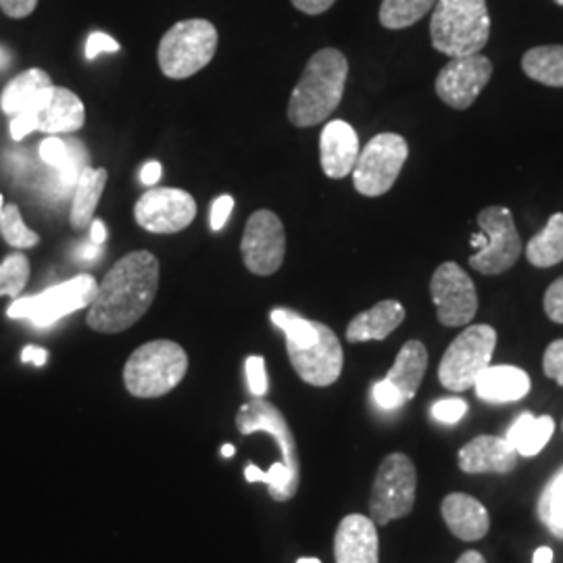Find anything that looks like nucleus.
Listing matches in <instances>:
<instances>
[{"instance_id":"1","label":"nucleus","mask_w":563,"mask_h":563,"mask_svg":"<svg viewBox=\"0 0 563 563\" xmlns=\"http://www.w3.org/2000/svg\"><path fill=\"white\" fill-rule=\"evenodd\" d=\"M159 260L148 251L128 253L102 278L86 322L101 334H118L142 320L159 290Z\"/></svg>"},{"instance_id":"2","label":"nucleus","mask_w":563,"mask_h":563,"mask_svg":"<svg viewBox=\"0 0 563 563\" xmlns=\"http://www.w3.org/2000/svg\"><path fill=\"white\" fill-rule=\"evenodd\" d=\"M272 322L284 332L288 357L302 383L323 388L341 378L342 344L325 323L307 320L288 309H274Z\"/></svg>"},{"instance_id":"3","label":"nucleus","mask_w":563,"mask_h":563,"mask_svg":"<svg viewBox=\"0 0 563 563\" xmlns=\"http://www.w3.org/2000/svg\"><path fill=\"white\" fill-rule=\"evenodd\" d=\"M349 76V60L339 48L318 51L302 69L290 101L288 120L297 128L320 125L328 120L342 101Z\"/></svg>"},{"instance_id":"4","label":"nucleus","mask_w":563,"mask_h":563,"mask_svg":"<svg viewBox=\"0 0 563 563\" xmlns=\"http://www.w3.org/2000/svg\"><path fill=\"white\" fill-rule=\"evenodd\" d=\"M430 38L432 46L451 59L483 53L490 38L486 0H437Z\"/></svg>"},{"instance_id":"5","label":"nucleus","mask_w":563,"mask_h":563,"mask_svg":"<svg viewBox=\"0 0 563 563\" xmlns=\"http://www.w3.org/2000/svg\"><path fill=\"white\" fill-rule=\"evenodd\" d=\"M188 372V355L178 342L153 341L139 346L123 367V384L132 397L157 399L172 393Z\"/></svg>"},{"instance_id":"6","label":"nucleus","mask_w":563,"mask_h":563,"mask_svg":"<svg viewBox=\"0 0 563 563\" xmlns=\"http://www.w3.org/2000/svg\"><path fill=\"white\" fill-rule=\"evenodd\" d=\"M220 34L207 20L178 21L172 25L157 51L163 76L169 80H186L205 69L218 51Z\"/></svg>"},{"instance_id":"7","label":"nucleus","mask_w":563,"mask_h":563,"mask_svg":"<svg viewBox=\"0 0 563 563\" xmlns=\"http://www.w3.org/2000/svg\"><path fill=\"white\" fill-rule=\"evenodd\" d=\"M86 121V109L80 97L67 88L48 86L11 120L13 141H23L27 134L41 130L44 134H71Z\"/></svg>"},{"instance_id":"8","label":"nucleus","mask_w":563,"mask_h":563,"mask_svg":"<svg viewBox=\"0 0 563 563\" xmlns=\"http://www.w3.org/2000/svg\"><path fill=\"white\" fill-rule=\"evenodd\" d=\"M497 346V330L488 323L467 325L444 351L439 380L451 393L474 388L478 376L490 365Z\"/></svg>"},{"instance_id":"9","label":"nucleus","mask_w":563,"mask_h":563,"mask_svg":"<svg viewBox=\"0 0 563 563\" xmlns=\"http://www.w3.org/2000/svg\"><path fill=\"white\" fill-rule=\"evenodd\" d=\"M99 290V282L90 274H80L71 280L57 284L36 297L15 299L7 309V316L13 320H30L38 328H48L63 320L69 313H76L84 307H90Z\"/></svg>"},{"instance_id":"10","label":"nucleus","mask_w":563,"mask_h":563,"mask_svg":"<svg viewBox=\"0 0 563 563\" xmlns=\"http://www.w3.org/2000/svg\"><path fill=\"white\" fill-rule=\"evenodd\" d=\"M418 474L413 462L402 455H388L376 474L369 497V514L376 526H386L393 520H401L411 514L416 505Z\"/></svg>"},{"instance_id":"11","label":"nucleus","mask_w":563,"mask_h":563,"mask_svg":"<svg viewBox=\"0 0 563 563\" xmlns=\"http://www.w3.org/2000/svg\"><path fill=\"white\" fill-rule=\"evenodd\" d=\"M407 157L409 144L399 134L384 132L374 136L360 151L351 172L355 190L369 199L383 197L395 186Z\"/></svg>"},{"instance_id":"12","label":"nucleus","mask_w":563,"mask_h":563,"mask_svg":"<svg viewBox=\"0 0 563 563\" xmlns=\"http://www.w3.org/2000/svg\"><path fill=\"white\" fill-rule=\"evenodd\" d=\"M484 246L470 257V267L483 276H499L511 269L522 255V241L511 211L504 205H490L476 218Z\"/></svg>"},{"instance_id":"13","label":"nucleus","mask_w":563,"mask_h":563,"mask_svg":"<svg viewBox=\"0 0 563 563\" xmlns=\"http://www.w3.org/2000/svg\"><path fill=\"white\" fill-rule=\"evenodd\" d=\"M242 262L255 276L276 274L286 257L284 223L274 211H255L242 234Z\"/></svg>"},{"instance_id":"14","label":"nucleus","mask_w":563,"mask_h":563,"mask_svg":"<svg viewBox=\"0 0 563 563\" xmlns=\"http://www.w3.org/2000/svg\"><path fill=\"white\" fill-rule=\"evenodd\" d=\"M430 295L437 318L446 328H463L478 311V295L472 278L455 262L439 265L430 280Z\"/></svg>"},{"instance_id":"15","label":"nucleus","mask_w":563,"mask_h":563,"mask_svg":"<svg viewBox=\"0 0 563 563\" xmlns=\"http://www.w3.org/2000/svg\"><path fill=\"white\" fill-rule=\"evenodd\" d=\"M136 223L153 234H178L197 218V201L180 188H151L134 207Z\"/></svg>"},{"instance_id":"16","label":"nucleus","mask_w":563,"mask_h":563,"mask_svg":"<svg viewBox=\"0 0 563 563\" xmlns=\"http://www.w3.org/2000/svg\"><path fill=\"white\" fill-rule=\"evenodd\" d=\"M493 78V63L483 53L453 57L439 71L434 88L439 99L457 111L470 109Z\"/></svg>"},{"instance_id":"17","label":"nucleus","mask_w":563,"mask_h":563,"mask_svg":"<svg viewBox=\"0 0 563 563\" xmlns=\"http://www.w3.org/2000/svg\"><path fill=\"white\" fill-rule=\"evenodd\" d=\"M236 426L241 434H253V432H267L280 444L282 463L297 476L301 478V467H299V455H297V443L292 437V430L282 416L280 409L272 402L265 401L263 397H253V401L242 405L239 416H236Z\"/></svg>"},{"instance_id":"18","label":"nucleus","mask_w":563,"mask_h":563,"mask_svg":"<svg viewBox=\"0 0 563 563\" xmlns=\"http://www.w3.org/2000/svg\"><path fill=\"white\" fill-rule=\"evenodd\" d=\"M360 136L346 121H330L320 136V162L323 174L332 180L351 176L360 157Z\"/></svg>"},{"instance_id":"19","label":"nucleus","mask_w":563,"mask_h":563,"mask_svg":"<svg viewBox=\"0 0 563 563\" xmlns=\"http://www.w3.org/2000/svg\"><path fill=\"white\" fill-rule=\"evenodd\" d=\"M336 563H378V530L372 518L346 516L334 537Z\"/></svg>"},{"instance_id":"20","label":"nucleus","mask_w":563,"mask_h":563,"mask_svg":"<svg viewBox=\"0 0 563 563\" xmlns=\"http://www.w3.org/2000/svg\"><path fill=\"white\" fill-rule=\"evenodd\" d=\"M516 465L518 451L501 437H478L460 451V470L465 474H509Z\"/></svg>"},{"instance_id":"21","label":"nucleus","mask_w":563,"mask_h":563,"mask_svg":"<svg viewBox=\"0 0 563 563\" xmlns=\"http://www.w3.org/2000/svg\"><path fill=\"white\" fill-rule=\"evenodd\" d=\"M441 514L449 530L465 543L481 541L488 534V528H490L488 511L478 499L470 495L453 493L444 497Z\"/></svg>"},{"instance_id":"22","label":"nucleus","mask_w":563,"mask_h":563,"mask_svg":"<svg viewBox=\"0 0 563 563\" xmlns=\"http://www.w3.org/2000/svg\"><path fill=\"white\" fill-rule=\"evenodd\" d=\"M474 388L486 402L520 401L530 393V376L514 365H488Z\"/></svg>"},{"instance_id":"23","label":"nucleus","mask_w":563,"mask_h":563,"mask_svg":"<svg viewBox=\"0 0 563 563\" xmlns=\"http://www.w3.org/2000/svg\"><path fill=\"white\" fill-rule=\"evenodd\" d=\"M405 320V309L399 301H380L372 309L355 316L346 328V341H384Z\"/></svg>"},{"instance_id":"24","label":"nucleus","mask_w":563,"mask_h":563,"mask_svg":"<svg viewBox=\"0 0 563 563\" xmlns=\"http://www.w3.org/2000/svg\"><path fill=\"white\" fill-rule=\"evenodd\" d=\"M426 369H428V351L422 342H405L395 360V365L386 374V380L401 393L405 401H411L420 390Z\"/></svg>"},{"instance_id":"25","label":"nucleus","mask_w":563,"mask_h":563,"mask_svg":"<svg viewBox=\"0 0 563 563\" xmlns=\"http://www.w3.org/2000/svg\"><path fill=\"white\" fill-rule=\"evenodd\" d=\"M107 169H92V167H84L80 178L74 186V202H71V213H69V222L81 230L86 225H90L95 220V211L101 201L102 190L107 186Z\"/></svg>"},{"instance_id":"26","label":"nucleus","mask_w":563,"mask_h":563,"mask_svg":"<svg viewBox=\"0 0 563 563\" xmlns=\"http://www.w3.org/2000/svg\"><path fill=\"white\" fill-rule=\"evenodd\" d=\"M553 430H555L553 418L549 416L534 418L532 413H522L516 422L511 423L505 439L518 451V455L534 457L543 451L544 444L551 441Z\"/></svg>"},{"instance_id":"27","label":"nucleus","mask_w":563,"mask_h":563,"mask_svg":"<svg viewBox=\"0 0 563 563\" xmlns=\"http://www.w3.org/2000/svg\"><path fill=\"white\" fill-rule=\"evenodd\" d=\"M522 69L530 80L563 88V44H544L526 51Z\"/></svg>"},{"instance_id":"28","label":"nucleus","mask_w":563,"mask_h":563,"mask_svg":"<svg viewBox=\"0 0 563 563\" xmlns=\"http://www.w3.org/2000/svg\"><path fill=\"white\" fill-rule=\"evenodd\" d=\"M53 86L51 76L44 71V69H27L20 76H15L13 80L9 81L2 90V97H0V107L7 115H18L20 111H23L30 102L34 101L38 95H41L44 88Z\"/></svg>"},{"instance_id":"29","label":"nucleus","mask_w":563,"mask_h":563,"mask_svg":"<svg viewBox=\"0 0 563 563\" xmlns=\"http://www.w3.org/2000/svg\"><path fill=\"white\" fill-rule=\"evenodd\" d=\"M526 257L534 267H553L563 262V213H553L543 230L526 244Z\"/></svg>"},{"instance_id":"30","label":"nucleus","mask_w":563,"mask_h":563,"mask_svg":"<svg viewBox=\"0 0 563 563\" xmlns=\"http://www.w3.org/2000/svg\"><path fill=\"white\" fill-rule=\"evenodd\" d=\"M437 0H383L378 20L386 30H405L426 18Z\"/></svg>"},{"instance_id":"31","label":"nucleus","mask_w":563,"mask_h":563,"mask_svg":"<svg viewBox=\"0 0 563 563\" xmlns=\"http://www.w3.org/2000/svg\"><path fill=\"white\" fill-rule=\"evenodd\" d=\"M0 236L9 242L15 249H32L41 242V236L32 232L23 220H21L18 205L9 202L2 207V218H0Z\"/></svg>"},{"instance_id":"32","label":"nucleus","mask_w":563,"mask_h":563,"mask_svg":"<svg viewBox=\"0 0 563 563\" xmlns=\"http://www.w3.org/2000/svg\"><path fill=\"white\" fill-rule=\"evenodd\" d=\"M539 514L544 526L555 534L563 537V472H560L544 488Z\"/></svg>"},{"instance_id":"33","label":"nucleus","mask_w":563,"mask_h":563,"mask_svg":"<svg viewBox=\"0 0 563 563\" xmlns=\"http://www.w3.org/2000/svg\"><path fill=\"white\" fill-rule=\"evenodd\" d=\"M30 280V262L15 253L0 263V297H20Z\"/></svg>"},{"instance_id":"34","label":"nucleus","mask_w":563,"mask_h":563,"mask_svg":"<svg viewBox=\"0 0 563 563\" xmlns=\"http://www.w3.org/2000/svg\"><path fill=\"white\" fill-rule=\"evenodd\" d=\"M246 369V380H249V388L253 393V397H265L267 393V372H265V360L263 357H249L244 363Z\"/></svg>"},{"instance_id":"35","label":"nucleus","mask_w":563,"mask_h":563,"mask_svg":"<svg viewBox=\"0 0 563 563\" xmlns=\"http://www.w3.org/2000/svg\"><path fill=\"white\" fill-rule=\"evenodd\" d=\"M467 411V402L463 399H443L432 405L430 413L434 420L443 423H457Z\"/></svg>"},{"instance_id":"36","label":"nucleus","mask_w":563,"mask_h":563,"mask_svg":"<svg viewBox=\"0 0 563 563\" xmlns=\"http://www.w3.org/2000/svg\"><path fill=\"white\" fill-rule=\"evenodd\" d=\"M543 369L549 378H553L555 383L563 386V339L553 341L547 346L543 357Z\"/></svg>"},{"instance_id":"37","label":"nucleus","mask_w":563,"mask_h":563,"mask_svg":"<svg viewBox=\"0 0 563 563\" xmlns=\"http://www.w3.org/2000/svg\"><path fill=\"white\" fill-rule=\"evenodd\" d=\"M543 305L544 313L551 322L563 323V276L547 288Z\"/></svg>"},{"instance_id":"38","label":"nucleus","mask_w":563,"mask_h":563,"mask_svg":"<svg viewBox=\"0 0 563 563\" xmlns=\"http://www.w3.org/2000/svg\"><path fill=\"white\" fill-rule=\"evenodd\" d=\"M120 42L111 38L109 34L95 32L88 36V42H86V59H97L101 53H120Z\"/></svg>"},{"instance_id":"39","label":"nucleus","mask_w":563,"mask_h":563,"mask_svg":"<svg viewBox=\"0 0 563 563\" xmlns=\"http://www.w3.org/2000/svg\"><path fill=\"white\" fill-rule=\"evenodd\" d=\"M374 401L378 402V407H383L386 411H393V409H399L405 399H402L401 393L384 378L374 386Z\"/></svg>"},{"instance_id":"40","label":"nucleus","mask_w":563,"mask_h":563,"mask_svg":"<svg viewBox=\"0 0 563 563\" xmlns=\"http://www.w3.org/2000/svg\"><path fill=\"white\" fill-rule=\"evenodd\" d=\"M232 209H234V199H232L230 195H222V197H218V199L213 201L209 222H211V228H213L216 232L222 230L223 225L228 223L230 216H232Z\"/></svg>"},{"instance_id":"41","label":"nucleus","mask_w":563,"mask_h":563,"mask_svg":"<svg viewBox=\"0 0 563 563\" xmlns=\"http://www.w3.org/2000/svg\"><path fill=\"white\" fill-rule=\"evenodd\" d=\"M38 7V0H0V9L11 20H23L34 13Z\"/></svg>"},{"instance_id":"42","label":"nucleus","mask_w":563,"mask_h":563,"mask_svg":"<svg viewBox=\"0 0 563 563\" xmlns=\"http://www.w3.org/2000/svg\"><path fill=\"white\" fill-rule=\"evenodd\" d=\"M290 2L305 15H322L336 0H290Z\"/></svg>"},{"instance_id":"43","label":"nucleus","mask_w":563,"mask_h":563,"mask_svg":"<svg viewBox=\"0 0 563 563\" xmlns=\"http://www.w3.org/2000/svg\"><path fill=\"white\" fill-rule=\"evenodd\" d=\"M163 167L159 162H148L141 172V181L144 186H155L162 180Z\"/></svg>"},{"instance_id":"44","label":"nucleus","mask_w":563,"mask_h":563,"mask_svg":"<svg viewBox=\"0 0 563 563\" xmlns=\"http://www.w3.org/2000/svg\"><path fill=\"white\" fill-rule=\"evenodd\" d=\"M21 360H23V363H34V365L41 367L48 360V353L41 346H25L23 353H21Z\"/></svg>"},{"instance_id":"45","label":"nucleus","mask_w":563,"mask_h":563,"mask_svg":"<svg viewBox=\"0 0 563 563\" xmlns=\"http://www.w3.org/2000/svg\"><path fill=\"white\" fill-rule=\"evenodd\" d=\"M102 253V244H97V242H86L84 246L78 249V257H80L81 262H97L99 257H101Z\"/></svg>"},{"instance_id":"46","label":"nucleus","mask_w":563,"mask_h":563,"mask_svg":"<svg viewBox=\"0 0 563 563\" xmlns=\"http://www.w3.org/2000/svg\"><path fill=\"white\" fill-rule=\"evenodd\" d=\"M90 241L97 242V244L107 241V228H104L101 220H92V223H90Z\"/></svg>"},{"instance_id":"47","label":"nucleus","mask_w":563,"mask_h":563,"mask_svg":"<svg viewBox=\"0 0 563 563\" xmlns=\"http://www.w3.org/2000/svg\"><path fill=\"white\" fill-rule=\"evenodd\" d=\"M553 562V551L549 549V547H539L537 551H534V558H532V563H551Z\"/></svg>"},{"instance_id":"48","label":"nucleus","mask_w":563,"mask_h":563,"mask_svg":"<svg viewBox=\"0 0 563 563\" xmlns=\"http://www.w3.org/2000/svg\"><path fill=\"white\" fill-rule=\"evenodd\" d=\"M457 563H486L484 562L483 555L478 551H465L462 558L457 560Z\"/></svg>"},{"instance_id":"49","label":"nucleus","mask_w":563,"mask_h":563,"mask_svg":"<svg viewBox=\"0 0 563 563\" xmlns=\"http://www.w3.org/2000/svg\"><path fill=\"white\" fill-rule=\"evenodd\" d=\"M9 65H11V53L4 46H0V69H4Z\"/></svg>"},{"instance_id":"50","label":"nucleus","mask_w":563,"mask_h":563,"mask_svg":"<svg viewBox=\"0 0 563 563\" xmlns=\"http://www.w3.org/2000/svg\"><path fill=\"white\" fill-rule=\"evenodd\" d=\"M222 455L223 457H232L234 455V446L232 444H223Z\"/></svg>"},{"instance_id":"51","label":"nucleus","mask_w":563,"mask_h":563,"mask_svg":"<svg viewBox=\"0 0 563 563\" xmlns=\"http://www.w3.org/2000/svg\"><path fill=\"white\" fill-rule=\"evenodd\" d=\"M297 563H322L320 560H316V558H302V560H299Z\"/></svg>"},{"instance_id":"52","label":"nucleus","mask_w":563,"mask_h":563,"mask_svg":"<svg viewBox=\"0 0 563 563\" xmlns=\"http://www.w3.org/2000/svg\"><path fill=\"white\" fill-rule=\"evenodd\" d=\"M2 207H4V199H2V195H0V218H2Z\"/></svg>"},{"instance_id":"53","label":"nucleus","mask_w":563,"mask_h":563,"mask_svg":"<svg viewBox=\"0 0 563 563\" xmlns=\"http://www.w3.org/2000/svg\"><path fill=\"white\" fill-rule=\"evenodd\" d=\"M555 2H558V4H560V7H563V0H555Z\"/></svg>"}]
</instances>
